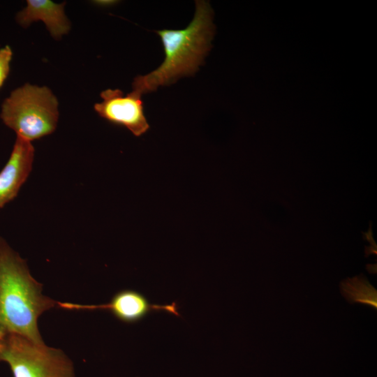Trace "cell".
Masks as SVG:
<instances>
[{"instance_id": "4", "label": "cell", "mask_w": 377, "mask_h": 377, "mask_svg": "<svg viewBox=\"0 0 377 377\" xmlns=\"http://www.w3.org/2000/svg\"><path fill=\"white\" fill-rule=\"evenodd\" d=\"M0 362L8 364L13 377H75L62 350L15 333H0Z\"/></svg>"}, {"instance_id": "6", "label": "cell", "mask_w": 377, "mask_h": 377, "mask_svg": "<svg viewBox=\"0 0 377 377\" xmlns=\"http://www.w3.org/2000/svg\"><path fill=\"white\" fill-rule=\"evenodd\" d=\"M59 308L66 310H105L116 318L126 323H135L143 319L149 313L156 311H165L180 316L176 302L159 305L149 303L147 297L133 290H123L117 293L107 304L84 305L71 302H57Z\"/></svg>"}, {"instance_id": "8", "label": "cell", "mask_w": 377, "mask_h": 377, "mask_svg": "<svg viewBox=\"0 0 377 377\" xmlns=\"http://www.w3.org/2000/svg\"><path fill=\"white\" fill-rule=\"evenodd\" d=\"M65 2L56 3L49 0H27V7L17 15V21L24 27L40 20L51 36L59 40L71 29V23L64 13Z\"/></svg>"}, {"instance_id": "10", "label": "cell", "mask_w": 377, "mask_h": 377, "mask_svg": "<svg viewBox=\"0 0 377 377\" xmlns=\"http://www.w3.org/2000/svg\"><path fill=\"white\" fill-rule=\"evenodd\" d=\"M12 56L13 52L9 46L7 45L0 49V87L3 85L9 73Z\"/></svg>"}, {"instance_id": "11", "label": "cell", "mask_w": 377, "mask_h": 377, "mask_svg": "<svg viewBox=\"0 0 377 377\" xmlns=\"http://www.w3.org/2000/svg\"><path fill=\"white\" fill-rule=\"evenodd\" d=\"M96 2L95 3L98 5L105 6V5H111L114 3L115 1H94Z\"/></svg>"}, {"instance_id": "3", "label": "cell", "mask_w": 377, "mask_h": 377, "mask_svg": "<svg viewBox=\"0 0 377 377\" xmlns=\"http://www.w3.org/2000/svg\"><path fill=\"white\" fill-rule=\"evenodd\" d=\"M58 101L50 89L26 84L2 104L3 122L30 142L53 133L59 119Z\"/></svg>"}, {"instance_id": "5", "label": "cell", "mask_w": 377, "mask_h": 377, "mask_svg": "<svg viewBox=\"0 0 377 377\" xmlns=\"http://www.w3.org/2000/svg\"><path fill=\"white\" fill-rule=\"evenodd\" d=\"M103 101L94 105L99 116L117 126L128 129L139 137L149 128L144 113L141 96L132 91L124 96L122 91L106 89L101 93Z\"/></svg>"}, {"instance_id": "7", "label": "cell", "mask_w": 377, "mask_h": 377, "mask_svg": "<svg viewBox=\"0 0 377 377\" xmlns=\"http://www.w3.org/2000/svg\"><path fill=\"white\" fill-rule=\"evenodd\" d=\"M34 157L31 142L17 136L10 158L0 172V209L17 196L31 171Z\"/></svg>"}, {"instance_id": "2", "label": "cell", "mask_w": 377, "mask_h": 377, "mask_svg": "<svg viewBox=\"0 0 377 377\" xmlns=\"http://www.w3.org/2000/svg\"><path fill=\"white\" fill-rule=\"evenodd\" d=\"M212 14L207 1H195L193 19L185 29L156 31L163 45L164 61L149 74L135 77L133 91L142 96L181 77L193 75L211 47L214 34Z\"/></svg>"}, {"instance_id": "1", "label": "cell", "mask_w": 377, "mask_h": 377, "mask_svg": "<svg viewBox=\"0 0 377 377\" xmlns=\"http://www.w3.org/2000/svg\"><path fill=\"white\" fill-rule=\"evenodd\" d=\"M27 262L0 237V333H15L44 343L38 319L57 302L42 294Z\"/></svg>"}, {"instance_id": "9", "label": "cell", "mask_w": 377, "mask_h": 377, "mask_svg": "<svg viewBox=\"0 0 377 377\" xmlns=\"http://www.w3.org/2000/svg\"><path fill=\"white\" fill-rule=\"evenodd\" d=\"M342 295L350 303H360L377 308V290L363 275L341 281Z\"/></svg>"}]
</instances>
